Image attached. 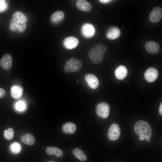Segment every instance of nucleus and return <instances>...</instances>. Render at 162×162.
Masks as SVG:
<instances>
[{
    "instance_id": "obj_29",
    "label": "nucleus",
    "mask_w": 162,
    "mask_h": 162,
    "mask_svg": "<svg viewBox=\"0 0 162 162\" xmlns=\"http://www.w3.org/2000/svg\"><path fill=\"white\" fill-rule=\"evenodd\" d=\"M5 91L3 89L0 88V98L3 97L5 94Z\"/></svg>"
},
{
    "instance_id": "obj_19",
    "label": "nucleus",
    "mask_w": 162,
    "mask_h": 162,
    "mask_svg": "<svg viewBox=\"0 0 162 162\" xmlns=\"http://www.w3.org/2000/svg\"><path fill=\"white\" fill-rule=\"evenodd\" d=\"M64 17V14L62 11H57L52 15L51 17V20L52 22L56 23L62 21Z\"/></svg>"
},
{
    "instance_id": "obj_21",
    "label": "nucleus",
    "mask_w": 162,
    "mask_h": 162,
    "mask_svg": "<svg viewBox=\"0 0 162 162\" xmlns=\"http://www.w3.org/2000/svg\"><path fill=\"white\" fill-rule=\"evenodd\" d=\"M73 153L77 159L81 161H85L87 159L83 152L79 148H75L73 150Z\"/></svg>"
},
{
    "instance_id": "obj_18",
    "label": "nucleus",
    "mask_w": 162,
    "mask_h": 162,
    "mask_svg": "<svg viewBox=\"0 0 162 162\" xmlns=\"http://www.w3.org/2000/svg\"><path fill=\"white\" fill-rule=\"evenodd\" d=\"M21 141L26 144L32 146L35 143V140L31 134H27L22 135L21 138Z\"/></svg>"
},
{
    "instance_id": "obj_33",
    "label": "nucleus",
    "mask_w": 162,
    "mask_h": 162,
    "mask_svg": "<svg viewBox=\"0 0 162 162\" xmlns=\"http://www.w3.org/2000/svg\"><path fill=\"white\" fill-rule=\"evenodd\" d=\"M77 82L78 83V80H77Z\"/></svg>"
},
{
    "instance_id": "obj_32",
    "label": "nucleus",
    "mask_w": 162,
    "mask_h": 162,
    "mask_svg": "<svg viewBox=\"0 0 162 162\" xmlns=\"http://www.w3.org/2000/svg\"><path fill=\"white\" fill-rule=\"evenodd\" d=\"M48 162H55L53 161H48Z\"/></svg>"
},
{
    "instance_id": "obj_16",
    "label": "nucleus",
    "mask_w": 162,
    "mask_h": 162,
    "mask_svg": "<svg viewBox=\"0 0 162 162\" xmlns=\"http://www.w3.org/2000/svg\"><path fill=\"white\" fill-rule=\"evenodd\" d=\"M63 132L66 134H73L76 131L75 124L71 122H67L64 124L62 127Z\"/></svg>"
},
{
    "instance_id": "obj_27",
    "label": "nucleus",
    "mask_w": 162,
    "mask_h": 162,
    "mask_svg": "<svg viewBox=\"0 0 162 162\" xmlns=\"http://www.w3.org/2000/svg\"><path fill=\"white\" fill-rule=\"evenodd\" d=\"M15 107L16 109L18 110L21 111L25 109L26 104L24 102L22 101H20L18 102L16 104Z\"/></svg>"
},
{
    "instance_id": "obj_8",
    "label": "nucleus",
    "mask_w": 162,
    "mask_h": 162,
    "mask_svg": "<svg viewBox=\"0 0 162 162\" xmlns=\"http://www.w3.org/2000/svg\"><path fill=\"white\" fill-rule=\"evenodd\" d=\"M162 17V9L159 7H156L152 10L149 16L150 21L153 23L160 21Z\"/></svg>"
},
{
    "instance_id": "obj_1",
    "label": "nucleus",
    "mask_w": 162,
    "mask_h": 162,
    "mask_svg": "<svg viewBox=\"0 0 162 162\" xmlns=\"http://www.w3.org/2000/svg\"><path fill=\"white\" fill-rule=\"evenodd\" d=\"M134 129L136 134L140 136L139 140H146L149 141L152 132L151 128L148 122L142 120L138 121L135 123Z\"/></svg>"
},
{
    "instance_id": "obj_22",
    "label": "nucleus",
    "mask_w": 162,
    "mask_h": 162,
    "mask_svg": "<svg viewBox=\"0 0 162 162\" xmlns=\"http://www.w3.org/2000/svg\"><path fill=\"white\" fill-rule=\"evenodd\" d=\"M13 17V18L17 22H26L27 20V17L19 11H17L14 13Z\"/></svg>"
},
{
    "instance_id": "obj_30",
    "label": "nucleus",
    "mask_w": 162,
    "mask_h": 162,
    "mask_svg": "<svg viewBox=\"0 0 162 162\" xmlns=\"http://www.w3.org/2000/svg\"><path fill=\"white\" fill-rule=\"evenodd\" d=\"M112 1V0H99L100 2L102 3L103 4H106L108 3L111 2Z\"/></svg>"
},
{
    "instance_id": "obj_26",
    "label": "nucleus",
    "mask_w": 162,
    "mask_h": 162,
    "mask_svg": "<svg viewBox=\"0 0 162 162\" xmlns=\"http://www.w3.org/2000/svg\"><path fill=\"white\" fill-rule=\"evenodd\" d=\"M26 25L25 22H18L17 30L20 32H22L25 30Z\"/></svg>"
},
{
    "instance_id": "obj_17",
    "label": "nucleus",
    "mask_w": 162,
    "mask_h": 162,
    "mask_svg": "<svg viewBox=\"0 0 162 162\" xmlns=\"http://www.w3.org/2000/svg\"><path fill=\"white\" fill-rule=\"evenodd\" d=\"M23 89L20 86L14 85L10 89L11 94L12 97L15 99L19 98L22 95Z\"/></svg>"
},
{
    "instance_id": "obj_3",
    "label": "nucleus",
    "mask_w": 162,
    "mask_h": 162,
    "mask_svg": "<svg viewBox=\"0 0 162 162\" xmlns=\"http://www.w3.org/2000/svg\"><path fill=\"white\" fill-rule=\"evenodd\" d=\"M82 65V62L79 60L74 58H71L66 62L64 70L66 73L69 71L77 72L80 69Z\"/></svg>"
},
{
    "instance_id": "obj_12",
    "label": "nucleus",
    "mask_w": 162,
    "mask_h": 162,
    "mask_svg": "<svg viewBox=\"0 0 162 162\" xmlns=\"http://www.w3.org/2000/svg\"><path fill=\"white\" fill-rule=\"evenodd\" d=\"M120 31L117 27L112 26L107 30L106 36V37L111 40H114L118 38L120 35Z\"/></svg>"
},
{
    "instance_id": "obj_6",
    "label": "nucleus",
    "mask_w": 162,
    "mask_h": 162,
    "mask_svg": "<svg viewBox=\"0 0 162 162\" xmlns=\"http://www.w3.org/2000/svg\"><path fill=\"white\" fill-rule=\"evenodd\" d=\"M81 32L84 37L87 38L92 37L94 34L95 29L94 26L88 23H85L82 26Z\"/></svg>"
},
{
    "instance_id": "obj_9",
    "label": "nucleus",
    "mask_w": 162,
    "mask_h": 162,
    "mask_svg": "<svg viewBox=\"0 0 162 162\" xmlns=\"http://www.w3.org/2000/svg\"><path fill=\"white\" fill-rule=\"evenodd\" d=\"M85 79L88 86L92 89H95L98 86L99 82L96 76L92 74L86 75Z\"/></svg>"
},
{
    "instance_id": "obj_23",
    "label": "nucleus",
    "mask_w": 162,
    "mask_h": 162,
    "mask_svg": "<svg viewBox=\"0 0 162 162\" xmlns=\"http://www.w3.org/2000/svg\"><path fill=\"white\" fill-rule=\"evenodd\" d=\"M21 149V146L18 143L15 142L13 143L10 145L11 150L14 154H17L20 153Z\"/></svg>"
},
{
    "instance_id": "obj_20",
    "label": "nucleus",
    "mask_w": 162,
    "mask_h": 162,
    "mask_svg": "<svg viewBox=\"0 0 162 162\" xmlns=\"http://www.w3.org/2000/svg\"><path fill=\"white\" fill-rule=\"evenodd\" d=\"M46 152L49 155L54 154L58 157H62L63 154V152L61 149L55 147H47Z\"/></svg>"
},
{
    "instance_id": "obj_25",
    "label": "nucleus",
    "mask_w": 162,
    "mask_h": 162,
    "mask_svg": "<svg viewBox=\"0 0 162 162\" xmlns=\"http://www.w3.org/2000/svg\"><path fill=\"white\" fill-rule=\"evenodd\" d=\"M18 22L15 19L12 18L10 23L9 29L10 30L15 31L17 30Z\"/></svg>"
},
{
    "instance_id": "obj_10",
    "label": "nucleus",
    "mask_w": 162,
    "mask_h": 162,
    "mask_svg": "<svg viewBox=\"0 0 162 162\" xmlns=\"http://www.w3.org/2000/svg\"><path fill=\"white\" fill-rule=\"evenodd\" d=\"M79 42V40L76 38L70 36L65 38L63 43L64 46L66 49H72L76 47Z\"/></svg>"
},
{
    "instance_id": "obj_14",
    "label": "nucleus",
    "mask_w": 162,
    "mask_h": 162,
    "mask_svg": "<svg viewBox=\"0 0 162 162\" xmlns=\"http://www.w3.org/2000/svg\"><path fill=\"white\" fill-rule=\"evenodd\" d=\"M128 71L126 67L122 65L118 66L115 70V74L116 78L118 80H122L127 76Z\"/></svg>"
},
{
    "instance_id": "obj_15",
    "label": "nucleus",
    "mask_w": 162,
    "mask_h": 162,
    "mask_svg": "<svg viewBox=\"0 0 162 162\" xmlns=\"http://www.w3.org/2000/svg\"><path fill=\"white\" fill-rule=\"evenodd\" d=\"M76 4L78 9L83 11H89L92 8V5L90 3L84 0H77Z\"/></svg>"
},
{
    "instance_id": "obj_24",
    "label": "nucleus",
    "mask_w": 162,
    "mask_h": 162,
    "mask_svg": "<svg viewBox=\"0 0 162 162\" xmlns=\"http://www.w3.org/2000/svg\"><path fill=\"white\" fill-rule=\"evenodd\" d=\"M14 130L13 128H10L4 131V136L5 138L8 140H10L14 135Z\"/></svg>"
},
{
    "instance_id": "obj_28",
    "label": "nucleus",
    "mask_w": 162,
    "mask_h": 162,
    "mask_svg": "<svg viewBox=\"0 0 162 162\" xmlns=\"http://www.w3.org/2000/svg\"><path fill=\"white\" fill-rule=\"evenodd\" d=\"M8 5L5 0H0V12L5 11L7 9Z\"/></svg>"
},
{
    "instance_id": "obj_7",
    "label": "nucleus",
    "mask_w": 162,
    "mask_h": 162,
    "mask_svg": "<svg viewBox=\"0 0 162 162\" xmlns=\"http://www.w3.org/2000/svg\"><path fill=\"white\" fill-rule=\"evenodd\" d=\"M158 73L157 69L154 68H150L147 69L144 74L146 80L148 82H152L157 78Z\"/></svg>"
},
{
    "instance_id": "obj_31",
    "label": "nucleus",
    "mask_w": 162,
    "mask_h": 162,
    "mask_svg": "<svg viewBox=\"0 0 162 162\" xmlns=\"http://www.w3.org/2000/svg\"><path fill=\"white\" fill-rule=\"evenodd\" d=\"M159 113L161 115H162V103L161 102L160 104L159 108Z\"/></svg>"
},
{
    "instance_id": "obj_13",
    "label": "nucleus",
    "mask_w": 162,
    "mask_h": 162,
    "mask_svg": "<svg viewBox=\"0 0 162 162\" xmlns=\"http://www.w3.org/2000/svg\"><path fill=\"white\" fill-rule=\"evenodd\" d=\"M1 66L6 70L10 69L12 66V58L9 54H5L1 58L0 61Z\"/></svg>"
},
{
    "instance_id": "obj_4",
    "label": "nucleus",
    "mask_w": 162,
    "mask_h": 162,
    "mask_svg": "<svg viewBox=\"0 0 162 162\" xmlns=\"http://www.w3.org/2000/svg\"><path fill=\"white\" fill-rule=\"evenodd\" d=\"M110 107L108 104L104 102L100 103L97 106L96 111L97 115L99 117L106 118L109 115Z\"/></svg>"
},
{
    "instance_id": "obj_5",
    "label": "nucleus",
    "mask_w": 162,
    "mask_h": 162,
    "mask_svg": "<svg viewBox=\"0 0 162 162\" xmlns=\"http://www.w3.org/2000/svg\"><path fill=\"white\" fill-rule=\"evenodd\" d=\"M121 131L119 125L117 124L113 123L110 127L108 132L109 139L112 141H115L119 138Z\"/></svg>"
},
{
    "instance_id": "obj_11",
    "label": "nucleus",
    "mask_w": 162,
    "mask_h": 162,
    "mask_svg": "<svg viewBox=\"0 0 162 162\" xmlns=\"http://www.w3.org/2000/svg\"><path fill=\"white\" fill-rule=\"evenodd\" d=\"M145 47L148 52L152 54L158 53L160 49L159 44L156 42L152 41H149L146 43Z\"/></svg>"
},
{
    "instance_id": "obj_2",
    "label": "nucleus",
    "mask_w": 162,
    "mask_h": 162,
    "mask_svg": "<svg viewBox=\"0 0 162 162\" xmlns=\"http://www.w3.org/2000/svg\"><path fill=\"white\" fill-rule=\"evenodd\" d=\"M107 50L106 46L104 44H99L90 50L88 56L91 61L94 64H98L103 60L104 54Z\"/></svg>"
}]
</instances>
